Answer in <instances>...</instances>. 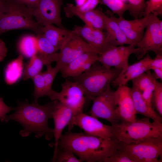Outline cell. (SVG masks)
<instances>
[{"label": "cell", "instance_id": "cell-1", "mask_svg": "<svg viewBox=\"0 0 162 162\" xmlns=\"http://www.w3.org/2000/svg\"><path fill=\"white\" fill-rule=\"evenodd\" d=\"M118 147L116 140L70 131L62 135L58 145L70 149L82 162H103Z\"/></svg>", "mask_w": 162, "mask_h": 162}, {"label": "cell", "instance_id": "cell-2", "mask_svg": "<svg viewBox=\"0 0 162 162\" xmlns=\"http://www.w3.org/2000/svg\"><path fill=\"white\" fill-rule=\"evenodd\" d=\"M53 105V101L44 105L33 102L30 104L27 100L18 101L15 111L11 115H6L3 122L13 120L21 124L23 129L19 134L22 137H27L33 133L37 138L45 134L47 139H49L50 136H53V129L48 124V120L52 117Z\"/></svg>", "mask_w": 162, "mask_h": 162}, {"label": "cell", "instance_id": "cell-3", "mask_svg": "<svg viewBox=\"0 0 162 162\" xmlns=\"http://www.w3.org/2000/svg\"><path fill=\"white\" fill-rule=\"evenodd\" d=\"M146 117L132 121H121L112 125L118 147L136 143L152 137L162 136V123Z\"/></svg>", "mask_w": 162, "mask_h": 162}, {"label": "cell", "instance_id": "cell-4", "mask_svg": "<svg viewBox=\"0 0 162 162\" xmlns=\"http://www.w3.org/2000/svg\"><path fill=\"white\" fill-rule=\"evenodd\" d=\"M122 70L120 68L106 67L98 61L85 71L73 78L80 86L85 96L91 99L106 90Z\"/></svg>", "mask_w": 162, "mask_h": 162}, {"label": "cell", "instance_id": "cell-5", "mask_svg": "<svg viewBox=\"0 0 162 162\" xmlns=\"http://www.w3.org/2000/svg\"><path fill=\"white\" fill-rule=\"evenodd\" d=\"M4 11L0 16V34L15 29H27L40 33L42 26L34 19L33 9L16 0H7Z\"/></svg>", "mask_w": 162, "mask_h": 162}, {"label": "cell", "instance_id": "cell-6", "mask_svg": "<svg viewBox=\"0 0 162 162\" xmlns=\"http://www.w3.org/2000/svg\"><path fill=\"white\" fill-rule=\"evenodd\" d=\"M118 148L127 154L134 162L162 161V136L149 138Z\"/></svg>", "mask_w": 162, "mask_h": 162}, {"label": "cell", "instance_id": "cell-7", "mask_svg": "<svg viewBox=\"0 0 162 162\" xmlns=\"http://www.w3.org/2000/svg\"><path fill=\"white\" fill-rule=\"evenodd\" d=\"M144 34L136 44L134 54L141 59L149 51L156 54L162 52V21L152 14L147 25Z\"/></svg>", "mask_w": 162, "mask_h": 162}, {"label": "cell", "instance_id": "cell-8", "mask_svg": "<svg viewBox=\"0 0 162 162\" xmlns=\"http://www.w3.org/2000/svg\"><path fill=\"white\" fill-rule=\"evenodd\" d=\"M61 87L60 92L54 91L50 98V99L58 100L69 108L72 112L73 117L82 112L85 96L77 82L66 79L62 84Z\"/></svg>", "mask_w": 162, "mask_h": 162}, {"label": "cell", "instance_id": "cell-9", "mask_svg": "<svg viewBox=\"0 0 162 162\" xmlns=\"http://www.w3.org/2000/svg\"><path fill=\"white\" fill-rule=\"evenodd\" d=\"M59 50L57 53L55 61L59 71L68 64L85 52L93 51L99 54L96 50L73 30Z\"/></svg>", "mask_w": 162, "mask_h": 162}, {"label": "cell", "instance_id": "cell-10", "mask_svg": "<svg viewBox=\"0 0 162 162\" xmlns=\"http://www.w3.org/2000/svg\"><path fill=\"white\" fill-rule=\"evenodd\" d=\"M114 94L115 91L110 86L100 94L92 98L93 104L89 111L90 115L97 118L105 119L112 125L120 121L116 112Z\"/></svg>", "mask_w": 162, "mask_h": 162}, {"label": "cell", "instance_id": "cell-11", "mask_svg": "<svg viewBox=\"0 0 162 162\" xmlns=\"http://www.w3.org/2000/svg\"><path fill=\"white\" fill-rule=\"evenodd\" d=\"M75 126L89 134L103 138L115 140L112 126L103 124L96 118L81 112L73 116L68 125V131Z\"/></svg>", "mask_w": 162, "mask_h": 162}, {"label": "cell", "instance_id": "cell-12", "mask_svg": "<svg viewBox=\"0 0 162 162\" xmlns=\"http://www.w3.org/2000/svg\"><path fill=\"white\" fill-rule=\"evenodd\" d=\"M135 43L127 46H114L110 44L108 48L99 55L98 61L104 66L108 68H120L125 69L128 65L130 56L135 53Z\"/></svg>", "mask_w": 162, "mask_h": 162}, {"label": "cell", "instance_id": "cell-13", "mask_svg": "<svg viewBox=\"0 0 162 162\" xmlns=\"http://www.w3.org/2000/svg\"><path fill=\"white\" fill-rule=\"evenodd\" d=\"M63 0H41L39 5L33 10V14L41 26L55 24L65 28L60 15Z\"/></svg>", "mask_w": 162, "mask_h": 162}, {"label": "cell", "instance_id": "cell-14", "mask_svg": "<svg viewBox=\"0 0 162 162\" xmlns=\"http://www.w3.org/2000/svg\"><path fill=\"white\" fill-rule=\"evenodd\" d=\"M114 98L116 113L120 121H132L136 119L130 88L126 85L118 86L115 91Z\"/></svg>", "mask_w": 162, "mask_h": 162}, {"label": "cell", "instance_id": "cell-15", "mask_svg": "<svg viewBox=\"0 0 162 162\" xmlns=\"http://www.w3.org/2000/svg\"><path fill=\"white\" fill-rule=\"evenodd\" d=\"M152 14H149L142 18L132 20H126L123 16L118 18L111 16L118 23L128 40L132 43H136L142 38Z\"/></svg>", "mask_w": 162, "mask_h": 162}, {"label": "cell", "instance_id": "cell-16", "mask_svg": "<svg viewBox=\"0 0 162 162\" xmlns=\"http://www.w3.org/2000/svg\"><path fill=\"white\" fill-rule=\"evenodd\" d=\"M66 16L71 17L76 16L81 19L85 25L103 31L105 28L104 14L100 9H94L86 11H81L74 4L69 3L64 8Z\"/></svg>", "mask_w": 162, "mask_h": 162}, {"label": "cell", "instance_id": "cell-17", "mask_svg": "<svg viewBox=\"0 0 162 162\" xmlns=\"http://www.w3.org/2000/svg\"><path fill=\"white\" fill-rule=\"evenodd\" d=\"M84 40L96 50L100 55L105 51L110 45L105 32L85 25L75 26L73 29Z\"/></svg>", "mask_w": 162, "mask_h": 162}, {"label": "cell", "instance_id": "cell-18", "mask_svg": "<svg viewBox=\"0 0 162 162\" xmlns=\"http://www.w3.org/2000/svg\"><path fill=\"white\" fill-rule=\"evenodd\" d=\"M99 55L93 51L85 52L64 66L59 72L65 78L77 76L88 69L98 61Z\"/></svg>", "mask_w": 162, "mask_h": 162}, {"label": "cell", "instance_id": "cell-19", "mask_svg": "<svg viewBox=\"0 0 162 162\" xmlns=\"http://www.w3.org/2000/svg\"><path fill=\"white\" fill-rule=\"evenodd\" d=\"M52 117L54 122L53 129V136L55 138L54 151L53 155L56 151L59 140L62 135L63 129L68 126L73 117L71 110L57 100H53Z\"/></svg>", "mask_w": 162, "mask_h": 162}, {"label": "cell", "instance_id": "cell-20", "mask_svg": "<svg viewBox=\"0 0 162 162\" xmlns=\"http://www.w3.org/2000/svg\"><path fill=\"white\" fill-rule=\"evenodd\" d=\"M152 59L149 55L141 59L139 61L128 65L122 70L117 78L111 83L114 87L126 85L127 82L136 78L143 73L150 70V62Z\"/></svg>", "mask_w": 162, "mask_h": 162}, {"label": "cell", "instance_id": "cell-21", "mask_svg": "<svg viewBox=\"0 0 162 162\" xmlns=\"http://www.w3.org/2000/svg\"><path fill=\"white\" fill-rule=\"evenodd\" d=\"M105 32L108 43L114 46L129 45L132 43L127 38L117 22L111 16L104 14Z\"/></svg>", "mask_w": 162, "mask_h": 162}, {"label": "cell", "instance_id": "cell-22", "mask_svg": "<svg viewBox=\"0 0 162 162\" xmlns=\"http://www.w3.org/2000/svg\"><path fill=\"white\" fill-rule=\"evenodd\" d=\"M131 93L136 114H141L153 121L162 122V117L157 113L152 106L148 104L142 97L141 91L132 86Z\"/></svg>", "mask_w": 162, "mask_h": 162}, {"label": "cell", "instance_id": "cell-23", "mask_svg": "<svg viewBox=\"0 0 162 162\" xmlns=\"http://www.w3.org/2000/svg\"><path fill=\"white\" fill-rule=\"evenodd\" d=\"M71 31L51 24L42 26L40 33L58 51L64 44L69 37Z\"/></svg>", "mask_w": 162, "mask_h": 162}, {"label": "cell", "instance_id": "cell-24", "mask_svg": "<svg viewBox=\"0 0 162 162\" xmlns=\"http://www.w3.org/2000/svg\"><path fill=\"white\" fill-rule=\"evenodd\" d=\"M38 53L37 55L46 66L51 64L55 62L58 51L51 43L41 33L37 34L36 37Z\"/></svg>", "mask_w": 162, "mask_h": 162}, {"label": "cell", "instance_id": "cell-25", "mask_svg": "<svg viewBox=\"0 0 162 162\" xmlns=\"http://www.w3.org/2000/svg\"><path fill=\"white\" fill-rule=\"evenodd\" d=\"M23 57L21 54L16 59L10 62L4 70V80L8 85H12L19 81L22 76Z\"/></svg>", "mask_w": 162, "mask_h": 162}, {"label": "cell", "instance_id": "cell-26", "mask_svg": "<svg viewBox=\"0 0 162 162\" xmlns=\"http://www.w3.org/2000/svg\"><path fill=\"white\" fill-rule=\"evenodd\" d=\"M44 65L43 61L37 54L33 55L28 62L24 63L23 80L32 79L41 72Z\"/></svg>", "mask_w": 162, "mask_h": 162}, {"label": "cell", "instance_id": "cell-27", "mask_svg": "<svg viewBox=\"0 0 162 162\" xmlns=\"http://www.w3.org/2000/svg\"><path fill=\"white\" fill-rule=\"evenodd\" d=\"M18 49L21 55L26 58H30L37 54L38 49L36 37L27 35L22 38L18 44Z\"/></svg>", "mask_w": 162, "mask_h": 162}, {"label": "cell", "instance_id": "cell-28", "mask_svg": "<svg viewBox=\"0 0 162 162\" xmlns=\"http://www.w3.org/2000/svg\"><path fill=\"white\" fill-rule=\"evenodd\" d=\"M131 81L132 86L137 88L141 92L148 90L153 91L157 81L150 70L143 73Z\"/></svg>", "mask_w": 162, "mask_h": 162}, {"label": "cell", "instance_id": "cell-29", "mask_svg": "<svg viewBox=\"0 0 162 162\" xmlns=\"http://www.w3.org/2000/svg\"><path fill=\"white\" fill-rule=\"evenodd\" d=\"M34 86V90L32 94L34 97L33 102L38 103V99L45 96L49 97V94L42 73L40 72L32 79Z\"/></svg>", "mask_w": 162, "mask_h": 162}, {"label": "cell", "instance_id": "cell-30", "mask_svg": "<svg viewBox=\"0 0 162 162\" xmlns=\"http://www.w3.org/2000/svg\"><path fill=\"white\" fill-rule=\"evenodd\" d=\"M52 161L56 162H82L70 149L58 147L55 154L53 155Z\"/></svg>", "mask_w": 162, "mask_h": 162}, {"label": "cell", "instance_id": "cell-31", "mask_svg": "<svg viewBox=\"0 0 162 162\" xmlns=\"http://www.w3.org/2000/svg\"><path fill=\"white\" fill-rule=\"evenodd\" d=\"M100 4L107 6L118 17H123L124 12L129 9L128 4L122 0H101Z\"/></svg>", "mask_w": 162, "mask_h": 162}, {"label": "cell", "instance_id": "cell-32", "mask_svg": "<svg viewBox=\"0 0 162 162\" xmlns=\"http://www.w3.org/2000/svg\"><path fill=\"white\" fill-rule=\"evenodd\" d=\"M46 66V70L42 74L50 98L54 91L52 89V85L56 75L59 72V69L56 65L54 67L51 64Z\"/></svg>", "mask_w": 162, "mask_h": 162}, {"label": "cell", "instance_id": "cell-33", "mask_svg": "<svg viewBox=\"0 0 162 162\" xmlns=\"http://www.w3.org/2000/svg\"><path fill=\"white\" fill-rule=\"evenodd\" d=\"M152 106L157 111L159 114L162 116V83L157 81L153 92L152 98Z\"/></svg>", "mask_w": 162, "mask_h": 162}, {"label": "cell", "instance_id": "cell-34", "mask_svg": "<svg viewBox=\"0 0 162 162\" xmlns=\"http://www.w3.org/2000/svg\"><path fill=\"white\" fill-rule=\"evenodd\" d=\"M150 14L157 16L162 14V0H148L146 2V7L141 17Z\"/></svg>", "mask_w": 162, "mask_h": 162}, {"label": "cell", "instance_id": "cell-35", "mask_svg": "<svg viewBox=\"0 0 162 162\" xmlns=\"http://www.w3.org/2000/svg\"><path fill=\"white\" fill-rule=\"evenodd\" d=\"M128 3V11L130 14L134 19L138 18L146 7L145 0H127Z\"/></svg>", "mask_w": 162, "mask_h": 162}, {"label": "cell", "instance_id": "cell-36", "mask_svg": "<svg viewBox=\"0 0 162 162\" xmlns=\"http://www.w3.org/2000/svg\"><path fill=\"white\" fill-rule=\"evenodd\" d=\"M162 52L156 54L155 57L152 58L150 62V70H153L152 74L156 79L162 80Z\"/></svg>", "mask_w": 162, "mask_h": 162}, {"label": "cell", "instance_id": "cell-37", "mask_svg": "<svg viewBox=\"0 0 162 162\" xmlns=\"http://www.w3.org/2000/svg\"><path fill=\"white\" fill-rule=\"evenodd\" d=\"M103 162H134L127 154L117 148L112 153L106 158Z\"/></svg>", "mask_w": 162, "mask_h": 162}, {"label": "cell", "instance_id": "cell-38", "mask_svg": "<svg viewBox=\"0 0 162 162\" xmlns=\"http://www.w3.org/2000/svg\"><path fill=\"white\" fill-rule=\"evenodd\" d=\"M100 2L101 0H88L81 6L79 7H75L77 9L81 11H89L94 9L97 5L100 3Z\"/></svg>", "mask_w": 162, "mask_h": 162}, {"label": "cell", "instance_id": "cell-39", "mask_svg": "<svg viewBox=\"0 0 162 162\" xmlns=\"http://www.w3.org/2000/svg\"><path fill=\"white\" fill-rule=\"evenodd\" d=\"M15 109V107H11L7 105L2 98L0 97V121L1 122H3L7 113Z\"/></svg>", "mask_w": 162, "mask_h": 162}, {"label": "cell", "instance_id": "cell-40", "mask_svg": "<svg viewBox=\"0 0 162 162\" xmlns=\"http://www.w3.org/2000/svg\"><path fill=\"white\" fill-rule=\"evenodd\" d=\"M17 2L23 3L28 8L34 9L39 5L41 0H16Z\"/></svg>", "mask_w": 162, "mask_h": 162}, {"label": "cell", "instance_id": "cell-41", "mask_svg": "<svg viewBox=\"0 0 162 162\" xmlns=\"http://www.w3.org/2000/svg\"><path fill=\"white\" fill-rule=\"evenodd\" d=\"M7 49L5 44L0 39V62H2L6 56Z\"/></svg>", "mask_w": 162, "mask_h": 162}, {"label": "cell", "instance_id": "cell-42", "mask_svg": "<svg viewBox=\"0 0 162 162\" xmlns=\"http://www.w3.org/2000/svg\"><path fill=\"white\" fill-rule=\"evenodd\" d=\"M5 9V4L4 2L0 0V16L3 13Z\"/></svg>", "mask_w": 162, "mask_h": 162}, {"label": "cell", "instance_id": "cell-43", "mask_svg": "<svg viewBox=\"0 0 162 162\" xmlns=\"http://www.w3.org/2000/svg\"><path fill=\"white\" fill-rule=\"evenodd\" d=\"M76 7H80L83 4L88 0H75Z\"/></svg>", "mask_w": 162, "mask_h": 162}, {"label": "cell", "instance_id": "cell-44", "mask_svg": "<svg viewBox=\"0 0 162 162\" xmlns=\"http://www.w3.org/2000/svg\"><path fill=\"white\" fill-rule=\"evenodd\" d=\"M1 0L3 1L4 2H5L6 1H7V0Z\"/></svg>", "mask_w": 162, "mask_h": 162}]
</instances>
